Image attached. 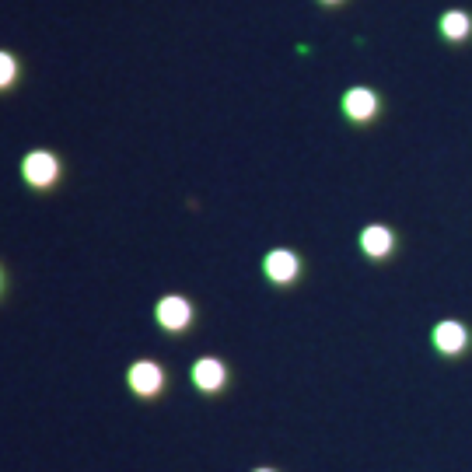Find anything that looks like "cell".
<instances>
[{
  "instance_id": "obj_8",
  "label": "cell",
  "mask_w": 472,
  "mask_h": 472,
  "mask_svg": "<svg viewBox=\"0 0 472 472\" xmlns=\"http://www.w3.org/2000/svg\"><path fill=\"white\" fill-rule=\"evenodd\" d=\"M25 176H28V182H35V185H50L57 178V158L46 154V151L28 154L25 158Z\"/></svg>"
},
{
  "instance_id": "obj_5",
  "label": "cell",
  "mask_w": 472,
  "mask_h": 472,
  "mask_svg": "<svg viewBox=\"0 0 472 472\" xmlns=\"http://www.w3.org/2000/svg\"><path fill=\"white\" fill-rule=\"evenodd\" d=\"M130 385H133V392H140V396H154V392L165 385V371H161L158 364H151V360H140V364L130 367Z\"/></svg>"
},
{
  "instance_id": "obj_9",
  "label": "cell",
  "mask_w": 472,
  "mask_h": 472,
  "mask_svg": "<svg viewBox=\"0 0 472 472\" xmlns=\"http://www.w3.org/2000/svg\"><path fill=\"white\" fill-rule=\"evenodd\" d=\"M441 35H444L448 43H466L472 35V18L466 11H448V14H441Z\"/></svg>"
},
{
  "instance_id": "obj_3",
  "label": "cell",
  "mask_w": 472,
  "mask_h": 472,
  "mask_svg": "<svg viewBox=\"0 0 472 472\" xmlns=\"http://www.w3.org/2000/svg\"><path fill=\"white\" fill-rule=\"evenodd\" d=\"M360 248H364L371 259H389V256L396 252V232L385 228V224H371V228H364V235H360Z\"/></svg>"
},
{
  "instance_id": "obj_2",
  "label": "cell",
  "mask_w": 472,
  "mask_h": 472,
  "mask_svg": "<svg viewBox=\"0 0 472 472\" xmlns=\"http://www.w3.org/2000/svg\"><path fill=\"white\" fill-rule=\"evenodd\" d=\"M378 109H382V102H378V95L371 88H350L343 95V113L354 122H371L378 116Z\"/></svg>"
},
{
  "instance_id": "obj_6",
  "label": "cell",
  "mask_w": 472,
  "mask_h": 472,
  "mask_svg": "<svg viewBox=\"0 0 472 472\" xmlns=\"http://www.w3.org/2000/svg\"><path fill=\"white\" fill-rule=\"evenodd\" d=\"M297 270H301V263H297L295 252H287V248H277V252L266 256V277L277 280V284H291L297 277Z\"/></svg>"
},
{
  "instance_id": "obj_11",
  "label": "cell",
  "mask_w": 472,
  "mask_h": 472,
  "mask_svg": "<svg viewBox=\"0 0 472 472\" xmlns=\"http://www.w3.org/2000/svg\"><path fill=\"white\" fill-rule=\"evenodd\" d=\"M322 4H340V0H322Z\"/></svg>"
},
{
  "instance_id": "obj_7",
  "label": "cell",
  "mask_w": 472,
  "mask_h": 472,
  "mask_svg": "<svg viewBox=\"0 0 472 472\" xmlns=\"http://www.w3.org/2000/svg\"><path fill=\"white\" fill-rule=\"evenodd\" d=\"M224 378H228V371H224V364L214 360V357H203V360H196V367H193V382H196L203 392L224 389Z\"/></svg>"
},
{
  "instance_id": "obj_12",
  "label": "cell",
  "mask_w": 472,
  "mask_h": 472,
  "mask_svg": "<svg viewBox=\"0 0 472 472\" xmlns=\"http://www.w3.org/2000/svg\"><path fill=\"white\" fill-rule=\"evenodd\" d=\"M256 472H273V469H256Z\"/></svg>"
},
{
  "instance_id": "obj_1",
  "label": "cell",
  "mask_w": 472,
  "mask_h": 472,
  "mask_svg": "<svg viewBox=\"0 0 472 472\" xmlns=\"http://www.w3.org/2000/svg\"><path fill=\"white\" fill-rule=\"evenodd\" d=\"M430 336H434V347L444 357L462 354V350L469 347V329H466L462 322H452V319H448V322H437Z\"/></svg>"
},
{
  "instance_id": "obj_4",
  "label": "cell",
  "mask_w": 472,
  "mask_h": 472,
  "mask_svg": "<svg viewBox=\"0 0 472 472\" xmlns=\"http://www.w3.org/2000/svg\"><path fill=\"white\" fill-rule=\"evenodd\" d=\"M158 322L165 329H172V333L185 329L193 322V304L185 297H165V301H158Z\"/></svg>"
},
{
  "instance_id": "obj_10",
  "label": "cell",
  "mask_w": 472,
  "mask_h": 472,
  "mask_svg": "<svg viewBox=\"0 0 472 472\" xmlns=\"http://www.w3.org/2000/svg\"><path fill=\"white\" fill-rule=\"evenodd\" d=\"M11 81H14V59L7 57V53H0V88L11 84Z\"/></svg>"
}]
</instances>
